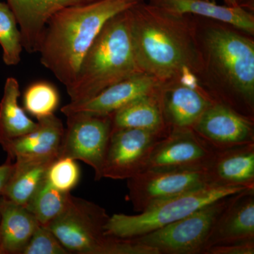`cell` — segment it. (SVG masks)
<instances>
[{
	"label": "cell",
	"instance_id": "10",
	"mask_svg": "<svg viewBox=\"0 0 254 254\" xmlns=\"http://www.w3.org/2000/svg\"><path fill=\"white\" fill-rule=\"evenodd\" d=\"M168 134L138 128H114L105 155L103 178L127 180L144 171L155 145Z\"/></svg>",
	"mask_w": 254,
	"mask_h": 254
},
{
	"label": "cell",
	"instance_id": "29",
	"mask_svg": "<svg viewBox=\"0 0 254 254\" xmlns=\"http://www.w3.org/2000/svg\"><path fill=\"white\" fill-rule=\"evenodd\" d=\"M254 240L210 247L205 254H254Z\"/></svg>",
	"mask_w": 254,
	"mask_h": 254
},
{
	"label": "cell",
	"instance_id": "4",
	"mask_svg": "<svg viewBox=\"0 0 254 254\" xmlns=\"http://www.w3.org/2000/svg\"><path fill=\"white\" fill-rule=\"evenodd\" d=\"M141 73L132 43L128 9L105 23L83 58L76 81L66 91L71 103H82Z\"/></svg>",
	"mask_w": 254,
	"mask_h": 254
},
{
	"label": "cell",
	"instance_id": "15",
	"mask_svg": "<svg viewBox=\"0 0 254 254\" xmlns=\"http://www.w3.org/2000/svg\"><path fill=\"white\" fill-rule=\"evenodd\" d=\"M14 13L29 54L38 53L47 23L60 10L95 0H6Z\"/></svg>",
	"mask_w": 254,
	"mask_h": 254
},
{
	"label": "cell",
	"instance_id": "8",
	"mask_svg": "<svg viewBox=\"0 0 254 254\" xmlns=\"http://www.w3.org/2000/svg\"><path fill=\"white\" fill-rule=\"evenodd\" d=\"M66 117L67 127L60 158L83 161L94 170L95 180L99 181L113 131L111 116L76 113Z\"/></svg>",
	"mask_w": 254,
	"mask_h": 254
},
{
	"label": "cell",
	"instance_id": "33",
	"mask_svg": "<svg viewBox=\"0 0 254 254\" xmlns=\"http://www.w3.org/2000/svg\"><path fill=\"white\" fill-rule=\"evenodd\" d=\"M0 254H1V252H0Z\"/></svg>",
	"mask_w": 254,
	"mask_h": 254
},
{
	"label": "cell",
	"instance_id": "1",
	"mask_svg": "<svg viewBox=\"0 0 254 254\" xmlns=\"http://www.w3.org/2000/svg\"><path fill=\"white\" fill-rule=\"evenodd\" d=\"M198 86L215 102L254 119V36L193 15Z\"/></svg>",
	"mask_w": 254,
	"mask_h": 254
},
{
	"label": "cell",
	"instance_id": "6",
	"mask_svg": "<svg viewBox=\"0 0 254 254\" xmlns=\"http://www.w3.org/2000/svg\"><path fill=\"white\" fill-rule=\"evenodd\" d=\"M110 217L103 207L71 195L63 213L46 226L70 253L108 254L113 238L105 235Z\"/></svg>",
	"mask_w": 254,
	"mask_h": 254
},
{
	"label": "cell",
	"instance_id": "21",
	"mask_svg": "<svg viewBox=\"0 0 254 254\" xmlns=\"http://www.w3.org/2000/svg\"><path fill=\"white\" fill-rule=\"evenodd\" d=\"M55 158H18L2 192V196L26 206L47 179Z\"/></svg>",
	"mask_w": 254,
	"mask_h": 254
},
{
	"label": "cell",
	"instance_id": "22",
	"mask_svg": "<svg viewBox=\"0 0 254 254\" xmlns=\"http://www.w3.org/2000/svg\"><path fill=\"white\" fill-rule=\"evenodd\" d=\"M158 92V91H157ZM114 128H131L168 134L158 94L133 100L110 115Z\"/></svg>",
	"mask_w": 254,
	"mask_h": 254
},
{
	"label": "cell",
	"instance_id": "9",
	"mask_svg": "<svg viewBox=\"0 0 254 254\" xmlns=\"http://www.w3.org/2000/svg\"><path fill=\"white\" fill-rule=\"evenodd\" d=\"M207 185L206 170H145L127 180L128 200L135 211L141 213Z\"/></svg>",
	"mask_w": 254,
	"mask_h": 254
},
{
	"label": "cell",
	"instance_id": "5",
	"mask_svg": "<svg viewBox=\"0 0 254 254\" xmlns=\"http://www.w3.org/2000/svg\"><path fill=\"white\" fill-rule=\"evenodd\" d=\"M243 189L207 185L176 195L137 215L114 214L105 226L107 236L135 238L185 218L201 207Z\"/></svg>",
	"mask_w": 254,
	"mask_h": 254
},
{
	"label": "cell",
	"instance_id": "13",
	"mask_svg": "<svg viewBox=\"0 0 254 254\" xmlns=\"http://www.w3.org/2000/svg\"><path fill=\"white\" fill-rule=\"evenodd\" d=\"M165 124L169 129L192 128L215 101L197 82L176 78L160 85L157 92Z\"/></svg>",
	"mask_w": 254,
	"mask_h": 254
},
{
	"label": "cell",
	"instance_id": "23",
	"mask_svg": "<svg viewBox=\"0 0 254 254\" xmlns=\"http://www.w3.org/2000/svg\"><path fill=\"white\" fill-rule=\"evenodd\" d=\"M20 94L17 80L8 78L0 102V143L29 133L38 125L28 118L18 104Z\"/></svg>",
	"mask_w": 254,
	"mask_h": 254
},
{
	"label": "cell",
	"instance_id": "25",
	"mask_svg": "<svg viewBox=\"0 0 254 254\" xmlns=\"http://www.w3.org/2000/svg\"><path fill=\"white\" fill-rule=\"evenodd\" d=\"M0 46L3 61L7 66H16L21 61L22 37L16 16L9 5L0 1Z\"/></svg>",
	"mask_w": 254,
	"mask_h": 254
},
{
	"label": "cell",
	"instance_id": "18",
	"mask_svg": "<svg viewBox=\"0 0 254 254\" xmlns=\"http://www.w3.org/2000/svg\"><path fill=\"white\" fill-rule=\"evenodd\" d=\"M208 185L254 189V143L216 150L206 169Z\"/></svg>",
	"mask_w": 254,
	"mask_h": 254
},
{
	"label": "cell",
	"instance_id": "26",
	"mask_svg": "<svg viewBox=\"0 0 254 254\" xmlns=\"http://www.w3.org/2000/svg\"><path fill=\"white\" fill-rule=\"evenodd\" d=\"M59 104V92L49 82L32 83L23 95L25 110L37 120L53 115Z\"/></svg>",
	"mask_w": 254,
	"mask_h": 254
},
{
	"label": "cell",
	"instance_id": "16",
	"mask_svg": "<svg viewBox=\"0 0 254 254\" xmlns=\"http://www.w3.org/2000/svg\"><path fill=\"white\" fill-rule=\"evenodd\" d=\"M254 240V189L232 195L214 225L205 252L215 245Z\"/></svg>",
	"mask_w": 254,
	"mask_h": 254
},
{
	"label": "cell",
	"instance_id": "27",
	"mask_svg": "<svg viewBox=\"0 0 254 254\" xmlns=\"http://www.w3.org/2000/svg\"><path fill=\"white\" fill-rule=\"evenodd\" d=\"M80 169L76 160L59 158L53 162L47 173V180L57 190L70 192L77 185Z\"/></svg>",
	"mask_w": 254,
	"mask_h": 254
},
{
	"label": "cell",
	"instance_id": "19",
	"mask_svg": "<svg viewBox=\"0 0 254 254\" xmlns=\"http://www.w3.org/2000/svg\"><path fill=\"white\" fill-rule=\"evenodd\" d=\"M150 4L179 14L195 15L229 23L254 36V12L209 0H149Z\"/></svg>",
	"mask_w": 254,
	"mask_h": 254
},
{
	"label": "cell",
	"instance_id": "24",
	"mask_svg": "<svg viewBox=\"0 0 254 254\" xmlns=\"http://www.w3.org/2000/svg\"><path fill=\"white\" fill-rule=\"evenodd\" d=\"M71 195L70 192L57 190L46 179L25 207L40 224L47 225L63 213Z\"/></svg>",
	"mask_w": 254,
	"mask_h": 254
},
{
	"label": "cell",
	"instance_id": "30",
	"mask_svg": "<svg viewBox=\"0 0 254 254\" xmlns=\"http://www.w3.org/2000/svg\"><path fill=\"white\" fill-rule=\"evenodd\" d=\"M12 169L13 162L9 159H7L6 163L0 165V196L2 194L3 190L9 180Z\"/></svg>",
	"mask_w": 254,
	"mask_h": 254
},
{
	"label": "cell",
	"instance_id": "12",
	"mask_svg": "<svg viewBox=\"0 0 254 254\" xmlns=\"http://www.w3.org/2000/svg\"><path fill=\"white\" fill-rule=\"evenodd\" d=\"M215 150L254 143V119L215 102L192 127Z\"/></svg>",
	"mask_w": 254,
	"mask_h": 254
},
{
	"label": "cell",
	"instance_id": "14",
	"mask_svg": "<svg viewBox=\"0 0 254 254\" xmlns=\"http://www.w3.org/2000/svg\"><path fill=\"white\" fill-rule=\"evenodd\" d=\"M161 84L153 76L139 73L108 87L87 101L70 102L62 108L61 112L65 116L76 113L110 115L133 100L155 94Z\"/></svg>",
	"mask_w": 254,
	"mask_h": 254
},
{
	"label": "cell",
	"instance_id": "32",
	"mask_svg": "<svg viewBox=\"0 0 254 254\" xmlns=\"http://www.w3.org/2000/svg\"><path fill=\"white\" fill-rule=\"evenodd\" d=\"M209 1H215V0H209Z\"/></svg>",
	"mask_w": 254,
	"mask_h": 254
},
{
	"label": "cell",
	"instance_id": "3",
	"mask_svg": "<svg viewBox=\"0 0 254 254\" xmlns=\"http://www.w3.org/2000/svg\"><path fill=\"white\" fill-rule=\"evenodd\" d=\"M144 1L95 0L60 10L47 23L38 51L42 64L67 89L105 23Z\"/></svg>",
	"mask_w": 254,
	"mask_h": 254
},
{
	"label": "cell",
	"instance_id": "2",
	"mask_svg": "<svg viewBox=\"0 0 254 254\" xmlns=\"http://www.w3.org/2000/svg\"><path fill=\"white\" fill-rule=\"evenodd\" d=\"M132 43L143 73L165 83L195 75L198 53L193 15L179 14L146 3L129 9Z\"/></svg>",
	"mask_w": 254,
	"mask_h": 254
},
{
	"label": "cell",
	"instance_id": "20",
	"mask_svg": "<svg viewBox=\"0 0 254 254\" xmlns=\"http://www.w3.org/2000/svg\"><path fill=\"white\" fill-rule=\"evenodd\" d=\"M36 218L26 207L0 196V252L21 254L36 227Z\"/></svg>",
	"mask_w": 254,
	"mask_h": 254
},
{
	"label": "cell",
	"instance_id": "11",
	"mask_svg": "<svg viewBox=\"0 0 254 254\" xmlns=\"http://www.w3.org/2000/svg\"><path fill=\"white\" fill-rule=\"evenodd\" d=\"M215 152L192 128L172 129L155 145L144 171L206 170Z\"/></svg>",
	"mask_w": 254,
	"mask_h": 254
},
{
	"label": "cell",
	"instance_id": "28",
	"mask_svg": "<svg viewBox=\"0 0 254 254\" xmlns=\"http://www.w3.org/2000/svg\"><path fill=\"white\" fill-rule=\"evenodd\" d=\"M71 254L46 225L39 224L21 254Z\"/></svg>",
	"mask_w": 254,
	"mask_h": 254
},
{
	"label": "cell",
	"instance_id": "7",
	"mask_svg": "<svg viewBox=\"0 0 254 254\" xmlns=\"http://www.w3.org/2000/svg\"><path fill=\"white\" fill-rule=\"evenodd\" d=\"M233 195L215 200L185 218L135 239L155 249L159 254H204L214 225Z\"/></svg>",
	"mask_w": 254,
	"mask_h": 254
},
{
	"label": "cell",
	"instance_id": "17",
	"mask_svg": "<svg viewBox=\"0 0 254 254\" xmlns=\"http://www.w3.org/2000/svg\"><path fill=\"white\" fill-rule=\"evenodd\" d=\"M37 123L29 133L0 143L11 162L18 158H60L65 131L61 120L53 114Z\"/></svg>",
	"mask_w": 254,
	"mask_h": 254
},
{
	"label": "cell",
	"instance_id": "31",
	"mask_svg": "<svg viewBox=\"0 0 254 254\" xmlns=\"http://www.w3.org/2000/svg\"><path fill=\"white\" fill-rule=\"evenodd\" d=\"M227 6L240 7L254 12V0H223Z\"/></svg>",
	"mask_w": 254,
	"mask_h": 254
}]
</instances>
